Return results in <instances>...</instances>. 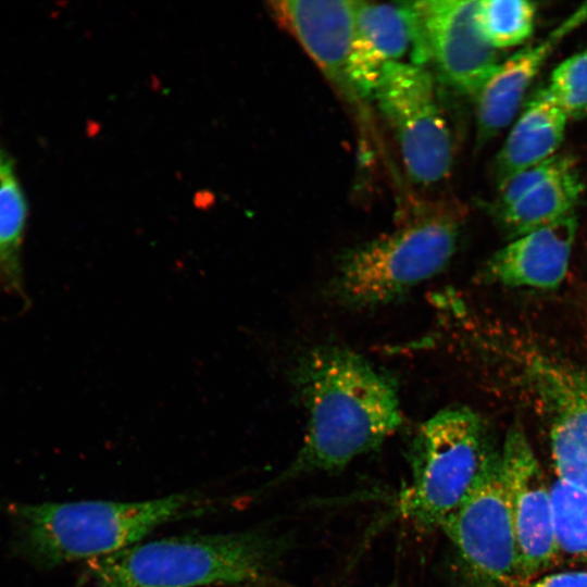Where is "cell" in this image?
I'll use <instances>...</instances> for the list:
<instances>
[{
    "instance_id": "cell-18",
    "label": "cell",
    "mask_w": 587,
    "mask_h": 587,
    "mask_svg": "<svg viewBox=\"0 0 587 587\" xmlns=\"http://www.w3.org/2000/svg\"><path fill=\"white\" fill-rule=\"evenodd\" d=\"M536 5L525 0L476 1L475 20L486 41L496 50L527 40L535 26Z\"/></svg>"
},
{
    "instance_id": "cell-11",
    "label": "cell",
    "mask_w": 587,
    "mask_h": 587,
    "mask_svg": "<svg viewBox=\"0 0 587 587\" xmlns=\"http://www.w3.org/2000/svg\"><path fill=\"white\" fill-rule=\"evenodd\" d=\"M276 23L294 36L324 75L350 92L348 64L355 1L279 0L267 2Z\"/></svg>"
},
{
    "instance_id": "cell-10",
    "label": "cell",
    "mask_w": 587,
    "mask_h": 587,
    "mask_svg": "<svg viewBox=\"0 0 587 587\" xmlns=\"http://www.w3.org/2000/svg\"><path fill=\"white\" fill-rule=\"evenodd\" d=\"M525 370L547 422L555 479L587 489V370L544 354L527 358Z\"/></svg>"
},
{
    "instance_id": "cell-19",
    "label": "cell",
    "mask_w": 587,
    "mask_h": 587,
    "mask_svg": "<svg viewBox=\"0 0 587 587\" xmlns=\"http://www.w3.org/2000/svg\"><path fill=\"white\" fill-rule=\"evenodd\" d=\"M551 492L560 555L587 563V489L554 479Z\"/></svg>"
},
{
    "instance_id": "cell-2",
    "label": "cell",
    "mask_w": 587,
    "mask_h": 587,
    "mask_svg": "<svg viewBox=\"0 0 587 587\" xmlns=\"http://www.w3.org/2000/svg\"><path fill=\"white\" fill-rule=\"evenodd\" d=\"M196 494L143 501L84 500L9 505L15 552L50 569L103 558L140 542L157 527L203 513Z\"/></svg>"
},
{
    "instance_id": "cell-20",
    "label": "cell",
    "mask_w": 587,
    "mask_h": 587,
    "mask_svg": "<svg viewBox=\"0 0 587 587\" xmlns=\"http://www.w3.org/2000/svg\"><path fill=\"white\" fill-rule=\"evenodd\" d=\"M545 89L569 118L587 116V48L561 62Z\"/></svg>"
},
{
    "instance_id": "cell-17",
    "label": "cell",
    "mask_w": 587,
    "mask_h": 587,
    "mask_svg": "<svg viewBox=\"0 0 587 587\" xmlns=\"http://www.w3.org/2000/svg\"><path fill=\"white\" fill-rule=\"evenodd\" d=\"M27 216L26 201L11 159L0 147V284L21 291V247Z\"/></svg>"
},
{
    "instance_id": "cell-14",
    "label": "cell",
    "mask_w": 587,
    "mask_h": 587,
    "mask_svg": "<svg viewBox=\"0 0 587 587\" xmlns=\"http://www.w3.org/2000/svg\"><path fill=\"white\" fill-rule=\"evenodd\" d=\"M412 15L409 3L355 1V23L348 64L352 96L372 97L384 67L411 50Z\"/></svg>"
},
{
    "instance_id": "cell-4",
    "label": "cell",
    "mask_w": 587,
    "mask_h": 587,
    "mask_svg": "<svg viewBox=\"0 0 587 587\" xmlns=\"http://www.w3.org/2000/svg\"><path fill=\"white\" fill-rule=\"evenodd\" d=\"M498 451L476 412L465 407L438 411L411 442V478L400 498L401 513L423 529L441 528Z\"/></svg>"
},
{
    "instance_id": "cell-15",
    "label": "cell",
    "mask_w": 587,
    "mask_h": 587,
    "mask_svg": "<svg viewBox=\"0 0 587 587\" xmlns=\"http://www.w3.org/2000/svg\"><path fill=\"white\" fill-rule=\"evenodd\" d=\"M582 191L583 182L574 161L557 154L549 170L516 200L497 208V214L517 237L575 212Z\"/></svg>"
},
{
    "instance_id": "cell-7",
    "label": "cell",
    "mask_w": 587,
    "mask_h": 587,
    "mask_svg": "<svg viewBox=\"0 0 587 587\" xmlns=\"http://www.w3.org/2000/svg\"><path fill=\"white\" fill-rule=\"evenodd\" d=\"M441 529L453 548L459 587H511L517 578V550L500 449Z\"/></svg>"
},
{
    "instance_id": "cell-21",
    "label": "cell",
    "mask_w": 587,
    "mask_h": 587,
    "mask_svg": "<svg viewBox=\"0 0 587 587\" xmlns=\"http://www.w3.org/2000/svg\"><path fill=\"white\" fill-rule=\"evenodd\" d=\"M511 587H587V571H562L528 579L516 578Z\"/></svg>"
},
{
    "instance_id": "cell-13",
    "label": "cell",
    "mask_w": 587,
    "mask_h": 587,
    "mask_svg": "<svg viewBox=\"0 0 587 587\" xmlns=\"http://www.w3.org/2000/svg\"><path fill=\"white\" fill-rule=\"evenodd\" d=\"M587 21V2L545 38L500 62L476 99L477 140L485 142L515 117L526 90L557 47Z\"/></svg>"
},
{
    "instance_id": "cell-6",
    "label": "cell",
    "mask_w": 587,
    "mask_h": 587,
    "mask_svg": "<svg viewBox=\"0 0 587 587\" xmlns=\"http://www.w3.org/2000/svg\"><path fill=\"white\" fill-rule=\"evenodd\" d=\"M435 87L423 65L398 61L384 67L372 96L395 134L409 177L424 186L446 179L453 158Z\"/></svg>"
},
{
    "instance_id": "cell-1",
    "label": "cell",
    "mask_w": 587,
    "mask_h": 587,
    "mask_svg": "<svg viewBox=\"0 0 587 587\" xmlns=\"http://www.w3.org/2000/svg\"><path fill=\"white\" fill-rule=\"evenodd\" d=\"M295 384L307 410V430L277 480L340 471L376 450L402 423L395 380L348 348L310 349L298 362Z\"/></svg>"
},
{
    "instance_id": "cell-5",
    "label": "cell",
    "mask_w": 587,
    "mask_h": 587,
    "mask_svg": "<svg viewBox=\"0 0 587 587\" xmlns=\"http://www.w3.org/2000/svg\"><path fill=\"white\" fill-rule=\"evenodd\" d=\"M458 236V222L439 213L362 243L340 259L330 294L353 309L394 301L448 265Z\"/></svg>"
},
{
    "instance_id": "cell-12",
    "label": "cell",
    "mask_w": 587,
    "mask_h": 587,
    "mask_svg": "<svg viewBox=\"0 0 587 587\" xmlns=\"http://www.w3.org/2000/svg\"><path fill=\"white\" fill-rule=\"evenodd\" d=\"M576 232L573 212L517 236L490 257L480 278L507 287L554 289L566 275Z\"/></svg>"
},
{
    "instance_id": "cell-16",
    "label": "cell",
    "mask_w": 587,
    "mask_h": 587,
    "mask_svg": "<svg viewBox=\"0 0 587 587\" xmlns=\"http://www.w3.org/2000/svg\"><path fill=\"white\" fill-rule=\"evenodd\" d=\"M569 117L544 88L512 126L497 158L500 183L557 154Z\"/></svg>"
},
{
    "instance_id": "cell-3",
    "label": "cell",
    "mask_w": 587,
    "mask_h": 587,
    "mask_svg": "<svg viewBox=\"0 0 587 587\" xmlns=\"http://www.w3.org/2000/svg\"><path fill=\"white\" fill-rule=\"evenodd\" d=\"M285 549L266 530L184 535L138 542L88 566L96 587H261Z\"/></svg>"
},
{
    "instance_id": "cell-8",
    "label": "cell",
    "mask_w": 587,
    "mask_h": 587,
    "mask_svg": "<svg viewBox=\"0 0 587 587\" xmlns=\"http://www.w3.org/2000/svg\"><path fill=\"white\" fill-rule=\"evenodd\" d=\"M408 3L413 25L412 63L424 66L432 61L449 85L476 97L500 63L497 50L477 27L476 1Z\"/></svg>"
},
{
    "instance_id": "cell-9",
    "label": "cell",
    "mask_w": 587,
    "mask_h": 587,
    "mask_svg": "<svg viewBox=\"0 0 587 587\" xmlns=\"http://www.w3.org/2000/svg\"><path fill=\"white\" fill-rule=\"evenodd\" d=\"M500 473L517 550V578L528 579L551 566L560 551L551 484L519 425L510 427L500 448Z\"/></svg>"
}]
</instances>
